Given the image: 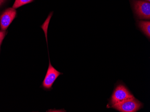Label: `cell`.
Returning <instances> with one entry per match:
<instances>
[{"label":"cell","mask_w":150,"mask_h":112,"mask_svg":"<svg viewBox=\"0 0 150 112\" xmlns=\"http://www.w3.org/2000/svg\"><path fill=\"white\" fill-rule=\"evenodd\" d=\"M139 26L144 34L150 38V22L149 21L139 22Z\"/></svg>","instance_id":"cell-6"},{"label":"cell","mask_w":150,"mask_h":112,"mask_svg":"<svg viewBox=\"0 0 150 112\" xmlns=\"http://www.w3.org/2000/svg\"><path fill=\"white\" fill-rule=\"evenodd\" d=\"M4 1H5V0H0V6L4 2Z\"/></svg>","instance_id":"cell-9"},{"label":"cell","mask_w":150,"mask_h":112,"mask_svg":"<svg viewBox=\"0 0 150 112\" xmlns=\"http://www.w3.org/2000/svg\"><path fill=\"white\" fill-rule=\"evenodd\" d=\"M145 1H148V2H150V0H144Z\"/></svg>","instance_id":"cell-10"},{"label":"cell","mask_w":150,"mask_h":112,"mask_svg":"<svg viewBox=\"0 0 150 112\" xmlns=\"http://www.w3.org/2000/svg\"><path fill=\"white\" fill-rule=\"evenodd\" d=\"M133 5L135 13L139 19H150V2L135 0L133 1Z\"/></svg>","instance_id":"cell-2"},{"label":"cell","mask_w":150,"mask_h":112,"mask_svg":"<svg viewBox=\"0 0 150 112\" xmlns=\"http://www.w3.org/2000/svg\"><path fill=\"white\" fill-rule=\"evenodd\" d=\"M61 74H62V73L54 68L50 61L48 69L47 70L44 80L43 82L42 85L43 87L45 89H50L55 80Z\"/></svg>","instance_id":"cell-5"},{"label":"cell","mask_w":150,"mask_h":112,"mask_svg":"<svg viewBox=\"0 0 150 112\" xmlns=\"http://www.w3.org/2000/svg\"><path fill=\"white\" fill-rule=\"evenodd\" d=\"M6 34V31H0V45L2 43Z\"/></svg>","instance_id":"cell-8"},{"label":"cell","mask_w":150,"mask_h":112,"mask_svg":"<svg viewBox=\"0 0 150 112\" xmlns=\"http://www.w3.org/2000/svg\"><path fill=\"white\" fill-rule=\"evenodd\" d=\"M142 106V104L134 97L112 105V107L122 112H135Z\"/></svg>","instance_id":"cell-1"},{"label":"cell","mask_w":150,"mask_h":112,"mask_svg":"<svg viewBox=\"0 0 150 112\" xmlns=\"http://www.w3.org/2000/svg\"><path fill=\"white\" fill-rule=\"evenodd\" d=\"M33 1V0H16L15 3L13 6L12 8L14 9H17L25 4L32 2Z\"/></svg>","instance_id":"cell-7"},{"label":"cell","mask_w":150,"mask_h":112,"mask_svg":"<svg viewBox=\"0 0 150 112\" xmlns=\"http://www.w3.org/2000/svg\"><path fill=\"white\" fill-rule=\"evenodd\" d=\"M16 15V9L10 8L6 9L0 16L1 31H6L12 22Z\"/></svg>","instance_id":"cell-4"},{"label":"cell","mask_w":150,"mask_h":112,"mask_svg":"<svg viewBox=\"0 0 150 112\" xmlns=\"http://www.w3.org/2000/svg\"><path fill=\"white\" fill-rule=\"evenodd\" d=\"M0 48H1V45H0Z\"/></svg>","instance_id":"cell-11"},{"label":"cell","mask_w":150,"mask_h":112,"mask_svg":"<svg viewBox=\"0 0 150 112\" xmlns=\"http://www.w3.org/2000/svg\"><path fill=\"white\" fill-rule=\"evenodd\" d=\"M134 97L124 85L120 84L116 88L112 95L111 103L113 105Z\"/></svg>","instance_id":"cell-3"}]
</instances>
